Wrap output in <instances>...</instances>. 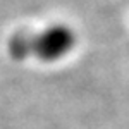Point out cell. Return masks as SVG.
Here are the masks:
<instances>
[{
  "mask_svg": "<svg viewBox=\"0 0 129 129\" xmlns=\"http://www.w3.org/2000/svg\"><path fill=\"white\" fill-rule=\"evenodd\" d=\"M76 45V33L66 24H53L40 35H33V55L43 62H55Z\"/></svg>",
  "mask_w": 129,
  "mask_h": 129,
  "instance_id": "6da1fadb",
  "label": "cell"
},
{
  "mask_svg": "<svg viewBox=\"0 0 129 129\" xmlns=\"http://www.w3.org/2000/svg\"><path fill=\"white\" fill-rule=\"evenodd\" d=\"M9 53L14 60H24L33 55V33L19 31L9 41Z\"/></svg>",
  "mask_w": 129,
  "mask_h": 129,
  "instance_id": "7a4b0ae2",
  "label": "cell"
}]
</instances>
